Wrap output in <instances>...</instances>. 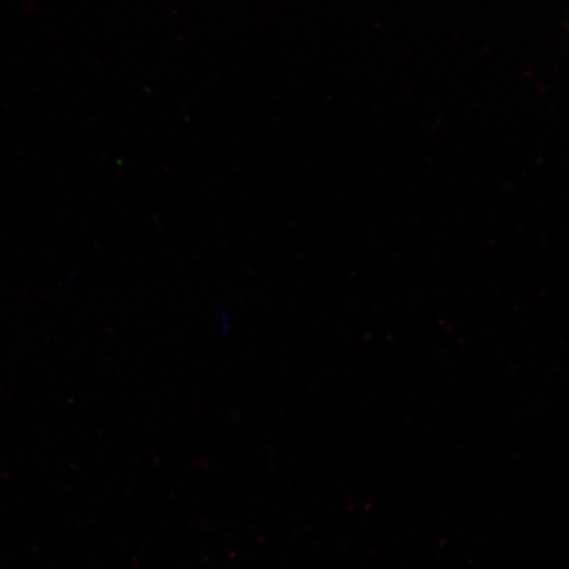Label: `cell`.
I'll return each instance as SVG.
<instances>
[]
</instances>
